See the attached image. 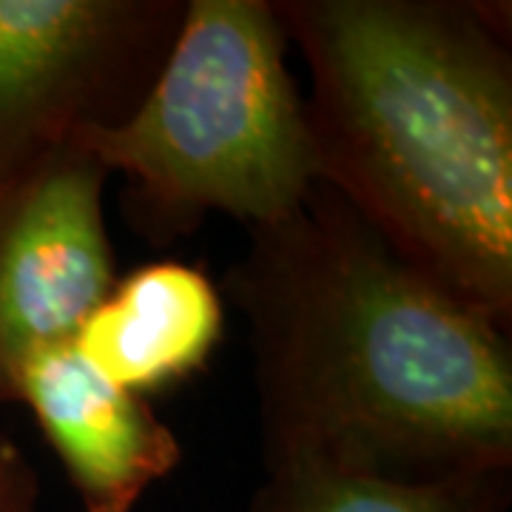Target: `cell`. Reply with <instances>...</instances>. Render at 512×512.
Masks as SVG:
<instances>
[{
	"instance_id": "cell-8",
	"label": "cell",
	"mask_w": 512,
	"mask_h": 512,
	"mask_svg": "<svg viewBox=\"0 0 512 512\" xmlns=\"http://www.w3.org/2000/svg\"><path fill=\"white\" fill-rule=\"evenodd\" d=\"M512 470L399 481L319 458L265 461L248 512H510Z\"/></svg>"
},
{
	"instance_id": "cell-6",
	"label": "cell",
	"mask_w": 512,
	"mask_h": 512,
	"mask_svg": "<svg viewBox=\"0 0 512 512\" xmlns=\"http://www.w3.org/2000/svg\"><path fill=\"white\" fill-rule=\"evenodd\" d=\"M12 402L32 410L83 512H131L183 458L180 439L146 396L100 376L72 342L32 353Z\"/></svg>"
},
{
	"instance_id": "cell-4",
	"label": "cell",
	"mask_w": 512,
	"mask_h": 512,
	"mask_svg": "<svg viewBox=\"0 0 512 512\" xmlns=\"http://www.w3.org/2000/svg\"><path fill=\"white\" fill-rule=\"evenodd\" d=\"M180 0H0V200L80 131L140 106Z\"/></svg>"
},
{
	"instance_id": "cell-5",
	"label": "cell",
	"mask_w": 512,
	"mask_h": 512,
	"mask_svg": "<svg viewBox=\"0 0 512 512\" xmlns=\"http://www.w3.org/2000/svg\"><path fill=\"white\" fill-rule=\"evenodd\" d=\"M109 174L72 140L0 200V407L20 365L74 342L117 282L103 217Z\"/></svg>"
},
{
	"instance_id": "cell-7",
	"label": "cell",
	"mask_w": 512,
	"mask_h": 512,
	"mask_svg": "<svg viewBox=\"0 0 512 512\" xmlns=\"http://www.w3.org/2000/svg\"><path fill=\"white\" fill-rule=\"evenodd\" d=\"M222 328L220 288L200 268L163 259L117 279L72 345L100 376L146 396L200 373Z\"/></svg>"
},
{
	"instance_id": "cell-2",
	"label": "cell",
	"mask_w": 512,
	"mask_h": 512,
	"mask_svg": "<svg viewBox=\"0 0 512 512\" xmlns=\"http://www.w3.org/2000/svg\"><path fill=\"white\" fill-rule=\"evenodd\" d=\"M311 72L316 183L473 311L512 325L510 12L274 0Z\"/></svg>"
},
{
	"instance_id": "cell-3",
	"label": "cell",
	"mask_w": 512,
	"mask_h": 512,
	"mask_svg": "<svg viewBox=\"0 0 512 512\" xmlns=\"http://www.w3.org/2000/svg\"><path fill=\"white\" fill-rule=\"evenodd\" d=\"M285 52L274 0H185L140 106L74 137L126 177L123 211L148 245L194 234L211 211L271 225L311 194L305 100Z\"/></svg>"
},
{
	"instance_id": "cell-9",
	"label": "cell",
	"mask_w": 512,
	"mask_h": 512,
	"mask_svg": "<svg viewBox=\"0 0 512 512\" xmlns=\"http://www.w3.org/2000/svg\"><path fill=\"white\" fill-rule=\"evenodd\" d=\"M37 501L35 467L0 424V512H37Z\"/></svg>"
},
{
	"instance_id": "cell-1",
	"label": "cell",
	"mask_w": 512,
	"mask_h": 512,
	"mask_svg": "<svg viewBox=\"0 0 512 512\" xmlns=\"http://www.w3.org/2000/svg\"><path fill=\"white\" fill-rule=\"evenodd\" d=\"M222 291L248 328L265 461L399 481L512 470L510 330L404 262L328 185L248 228Z\"/></svg>"
}]
</instances>
